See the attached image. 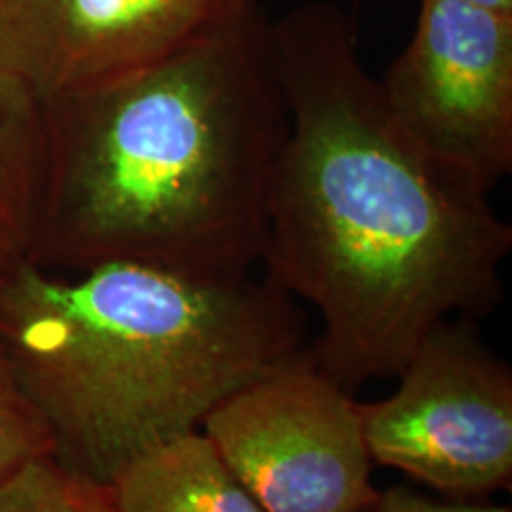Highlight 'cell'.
Segmentation results:
<instances>
[{"instance_id":"cell-1","label":"cell","mask_w":512,"mask_h":512,"mask_svg":"<svg viewBox=\"0 0 512 512\" xmlns=\"http://www.w3.org/2000/svg\"><path fill=\"white\" fill-rule=\"evenodd\" d=\"M287 114L266 204V278L318 311L313 361L342 387L396 375L427 332L501 304L512 226L389 112L328 0L268 22Z\"/></svg>"},{"instance_id":"cell-2","label":"cell","mask_w":512,"mask_h":512,"mask_svg":"<svg viewBox=\"0 0 512 512\" xmlns=\"http://www.w3.org/2000/svg\"><path fill=\"white\" fill-rule=\"evenodd\" d=\"M43 105L31 264L79 273L128 261L204 280L261 264L287 131L261 10L174 60Z\"/></svg>"},{"instance_id":"cell-3","label":"cell","mask_w":512,"mask_h":512,"mask_svg":"<svg viewBox=\"0 0 512 512\" xmlns=\"http://www.w3.org/2000/svg\"><path fill=\"white\" fill-rule=\"evenodd\" d=\"M0 347L55 456L105 482L309 349L304 316L268 278L128 261L67 275L19 268L0 283Z\"/></svg>"},{"instance_id":"cell-4","label":"cell","mask_w":512,"mask_h":512,"mask_svg":"<svg viewBox=\"0 0 512 512\" xmlns=\"http://www.w3.org/2000/svg\"><path fill=\"white\" fill-rule=\"evenodd\" d=\"M399 387L358 403L375 465L394 467L456 501L512 482V370L475 318L439 323L396 373Z\"/></svg>"},{"instance_id":"cell-5","label":"cell","mask_w":512,"mask_h":512,"mask_svg":"<svg viewBox=\"0 0 512 512\" xmlns=\"http://www.w3.org/2000/svg\"><path fill=\"white\" fill-rule=\"evenodd\" d=\"M200 430L264 512H368L380 496L358 401L309 349L228 394Z\"/></svg>"},{"instance_id":"cell-6","label":"cell","mask_w":512,"mask_h":512,"mask_svg":"<svg viewBox=\"0 0 512 512\" xmlns=\"http://www.w3.org/2000/svg\"><path fill=\"white\" fill-rule=\"evenodd\" d=\"M380 91L406 136L489 195L512 171V15L420 0L418 22Z\"/></svg>"},{"instance_id":"cell-7","label":"cell","mask_w":512,"mask_h":512,"mask_svg":"<svg viewBox=\"0 0 512 512\" xmlns=\"http://www.w3.org/2000/svg\"><path fill=\"white\" fill-rule=\"evenodd\" d=\"M256 0H0V69L41 102L121 81L226 34Z\"/></svg>"},{"instance_id":"cell-8","label":"cell","mask_w":512,"mask_h":512,"mask_svg":"<svg viewBox=\"0 0 512 512\" xmlns=\"http://www.w3.org/2000/svg\"><path fill=\"white\" fill-rule=\"evenodd\" d=\"M112 486L121 512H264L202 430L133 458Z\"/></svg>"},{"instance_id":"cell-9","label":"cell","mask_w":512,"mask_h":512,"mask_svg":"<svg viewBox=\"0 0 512 512\" xmlns=\"http://www.w3.org/2000/svg\"><path fill=\"white\" fill-rule=\"evenodd\" d=\"M46 105L0 69V283L31 264L46 185Z\"/></svg>"},{"instance_id":"cell-10","label":"cell","mask_w":512,"mask_h":512,"mask_svg":"<svg viewBox=\"0 0 512 512\" xmlns=\"http://www.w3.org/2000/svg\"><path fill=\"white\" fill-rule=\"evenodd\" d=\"M0 512H121L112 482L43 453L0 479Z\"/></svg>"},{"instance_id":"cell-11","label":"cell","mask_w":512,"mask_h":512,"mask_svg":"<svg viewBox=\"0 0 512 512\" xmlns=\"http://www.w3.org/2000/svg\"><path fill=\"white\" fill-rule=\"evenodd\" d=\"M43 453H55L53 437L0 347V479Z\"/></svg>"},{"instance_id":"cell-12","label":"cell","mask_w":512,"mask_h":512,"mask_svg":"<svg viewBox=\"0 0 512 512\" xmlns=\"http://www.w3.org/2000/svg\"><path fill=\"white\" fill-rule=\"evenodd\" d=\"M368 512H512L503 505H484L475 501H434L408 489V486H392L380 491L377 501L370 505Z\"/></svg>"},{"instance_id":"cell-13","label":"cell","mask_w":512,"mask_h":512,"mask_svg":"<svg viewBox=\"0 0 512 512\" xmlns=\"http://www.w3.org/2000/svg\"><path fill=\"white\" fill-rule=\"evenodd\" d=\"M465 3L477 5V8L501 12V15H512V0H465Z\"/></svg>"}]
</instances>
